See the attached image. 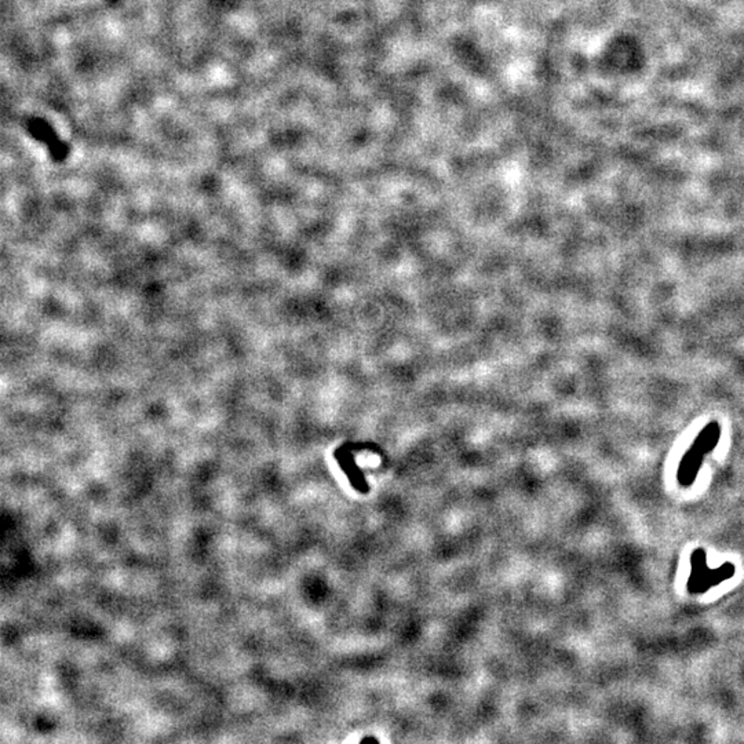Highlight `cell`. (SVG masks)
<instances>
[{"instance_id": "6da1fadb", "label": "cell", "mask_w": 744, "mask_h": 744, "mask_svg": "<svg viewBox=\"0 0 744 744\" xmlns=\"http://www.w3.org/2000/svg\"><path fill=\"white\" fill-rule=\"evenodd\" d=\"M720 440V426L718 423H711L707 426V429H704L700 436L697 437L696 443L693 444V448L686 454L685 459L682 461V465H681V470L685 469V474L684 477L679 479V481L685 486L691 484L692 483V479L696 476V466L699 465L700 462V452L703 451H710L713 449L717 443Z\"/></svg>"}]
</instances>
